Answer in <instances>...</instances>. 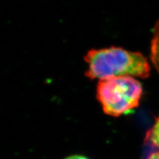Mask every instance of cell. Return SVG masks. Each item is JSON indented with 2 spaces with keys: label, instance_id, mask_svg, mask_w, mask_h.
<instances>
[{
  "label": "cell",
  "instance_id": "6da1fadb",
  "mask_svg": "<svg viewBox=\"0 0 159 159\" xmlns=\"http://www.w3.org/2000/svg\"><path fill=\"white\" fill-rule=\"evenodd\" d=\"M84 60L88 64L85 75L91 80L99 81L124 76L146 78L150 75V64L141 53L121 47L89 50Z\"/></svg>",
  "mask_w": 159,
  "mask_h": 159
},
{
  "label": "cell",
  "instance_id": "7a4b0ae2",
  "mask_svg": "<svg viewBox=\"0 0 159 159\" xmlns=\"http://www.w3.org/2000/svg\"><path fill=\"white\" fill-rule=\"evenodd\" d=\"M140 82L124 76L99 80L96 98L108 116L119 117L137 107L143 95Z\"/></svg>",
  "mask_w": 159,
  "mask_h": 159
},
{
  "label": "cell",
  "instance_id": "3957f363",
  "mask_svg": "<svg viewBox=\"0 0 159 159\" xmlns=\"http://www.w3.org/2000/svg\"><path fill=\"white\" fill-rule=\"evenodd\" d=\"M151 61L157 70L159 72V21L153 30V37L151 48Z\"/></svg>",
  "mask_w": 159,
  "mask_h": 159
},
{
  "label": "cell",
  "instance_id": "277c9868",
  "mask_svg": "<svg viewBox=\"0 0 159 159\" xmlns=\"http://www.w3.org/2000/svg\"><path fill=\"white\" fill-rule=\"evenodd\" d=\"M146 139L154 147L159 148V114L153 126L147 132Z\"/></svg>",
  "mask_w": 159,
  "mask_h": 159
},
{
  "label": "cell",
  "instance_id": "5b68a950",
  "mask_svg": "<svg viewBox=\"0 0 159 159\" xmlns=\"http://www.w3.org/2000/svg\"><path fill=\"white\" fill-rule=\"evenodd\" d=\"M65 159H89V158L82 155H72L66 158Z\"/></svg>",
  "mask_w": 159,
  "mask_h": 159
},
{
  "label": "cell",
  "instance_id": "8992f818",
  "mask_svg": "<svg viewBox=\"0 0 159 159\" xmlns=\"http://www.w3.org/2000/svg\"><path fill=\"white\" fill-rule=\"evenodd\" d=\"M148 159H159V151L152 153Z\"/></svg>",
  "mask_w": 159,
  "mask_h": 159
}]
</instances>
